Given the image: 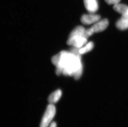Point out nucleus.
<instances>
[{
  "label": "nucleus",
  "mask_w": 128,
  "mask_h": 127,
  "mask_svg": "<svg viewBox=\"0 0 128 127\" xmlns=\"http://www.w3.org/2000/svg\"><path fill=\"white\" fill-rule=\"evenodd\" d=\"M86 29L82 26H78L75 28L72 31H71L69 37L71 36H84ZM86 38V37H85Z\"/></svg>",
  "instance_id": "obj_10"
},
{
  "label": "nucleus",
  "mask_w": 128,
  "mask_h": 127,
  "mask_svg": "<svg viewBox=\"0 0 128 127\" xmlns=\"http://www.w3.org/2000/svg\"><path fill=\"white\" fill-rule=\"evenodd\" d=\"M100 19V16L98 14H84L81 17V21L84 24L88 25L96 23Z\"/></svg>",
  "instance_id": "obj_5"
},
{
  "label": "nucleus",
  "mask_w": 128,
  "mask_h": 127,
  "mask_svg": "<svg viewBox=\"0 0 128 127\" xmlns=\"http://www.w3.org/2000/svg\"><path fill=\"white\" fill-rule=\"evenodd\" d=\"M94 33L93 32L92 29L90 28L86 29L84 33V37L86 38H88L89 37L92 35Z\"/></svg>",
  "instance_id": "obj_12"
},
{
  "label": "nucleus",
  "mask_w": 128,
  "mask_h": 127,
  "mask_svg": "<svg viewBox=\"0 0 128 127\" xmlns=\"http://www.w3.org/2000/svg\"><path fill=\"white\" fill-rule=\"evenodd\" d=\"M121 0H105V2L109 5H116L119 3Z\"/></svg>",
  "instance_id": "obj_13"
},
{
  "label": "nucleus",
  "mask_w": 128,
  "mask_h": 127,
  "mask_svg": "<svg viewBox=\"0 0 128 127\" xmlns=\"http://www.w3.org/2000/svg\"><path fill=\"white\" fill-rule=\"evenodd\" d=\"M116 26L120 30H126L128 29V18L122 16L116 23Z\"/></svg>",
  "instance_id": "obj_9"
},
{
  "label": "nucleus",
  "mask_w": 128,
  "mask_h": 127,
  "mask_svg": "<svg viewBox=\"0 0 128 127\" xmlns=\"http://www.w3.org/2000/svg\"><path fill=\"white\" fill-rule=\"evenodd\" d=\"M56 109L54 105L50 104L47 106L42 120L40 127H48L56 114Z\"/></svg>",
  "instance_id": "obj_2"
},
{
  "label": "nucleus",
  "mask_w": 128,
  "mask_h": 127,
  "mask_svg": "<svg viewBox=\"0 0 128 127\" xmlns=\"http://www.w3.org/2000/svg\"><path fill=\"white\" fill-rule=\"evenodd\" d=\"M87 42V38L84 36H69L67 43L69 46L80 48L86 45Z\"/></svg>",
  "instance_id": "obj_3"
},
{
  "label": "nucleus",
  "mask_w": 128,
  "mask_h": 127,
  "mask_svg": "<svg viewBox=\"0 0 128 127\" xmlns=\"http://www.w3.org/2000/svg\"><path fill=\"white\" fill-rule=\"evenodd\" d=\"M113 9L115 11L121 14L122 16L128 18V6L126 5L117 4L114 5Z\"/></svg>",
  "instance_id": "obj_7"
},
{
  "label": "nucleus",
  "mask_w": 128,
  "mask_h": 127,
  "mask_svg": "<svg viewBox=\"0 0 128 127\" xmlns=\"http://www.w3.org/2000/svg\"><path fill=\"white\" fill-rule=\"evenodd\" d=\"M94 47V43L93 42H90L89 43L86 44L84 46H82L80 48H79L78 51L79 54L81 55L82 54H85L88 53L91 51Z\"/></svg>",
  "instance_id": "obj_11"
},
{
  "label": "nucleus",
  "mask_w": 128,
  "mask_h": 127,
  "mask_svg": "<svg viewBox=\"0 0 128 127\" xmlns=\"http://www.w3.org/2000/svg\"><path fill=\"white\" fill-rule=\"evenodd\" d=\"M48 127H57V125H56V123L55 122H53L51 123Z\"/></svg>",
  "instance_id": "obj_14"
},
{
  "label": "nucleus",
  "mask_w": 128,
  "mask_h": 127,
  "mask_svg": "<svg viewBox=\"0 0 128 127\" xmlns=\"http://www.w3.org/2000/svg\"><path fill=\"white\" fill-rule=\"evenodd\" d=\"M79 48L74 47L70 52L62 51L53 57L52 62L56 66L57 75L74 76L78 80L82 72V64Z\"/></svg>",
  "instance_id": "obj_1"
},
{
  "label": "nucleus",
  "mask_w": 128,
  "mask_h": 127,
  "mask_svg": "<svg viewBox=\"0 0 128 127\" xmlns=\"http://www.w3.org/2000/svg\"><path fill=\"white\" fill-rule=\"evenodd\" d=\"M85 7L89 12H96L98 9V4L97 0H84Z\"/></svg>",
  "instance_id": "obj_6"
},
{
  "label": "nucleus",
  "mask_w": 128,
  "mask_h": 127,
  "mask_svg": "<svg viewBox=\"0 0 128 127\" xmlns=\"http://www.w3.org/2000/svg\"><path fill=\"white\" fill-rule=\"evenodd\" d=\"M62 95V90L60 89L56 90L50 95L48 99V101L50 104H54L59 101Z\"/></svg>",
  "instance_id": "obj_8"
},
{
  "label": "nucleus",
  "mask_w": 128,
  "mask_h": 127,
  "mask_svg": "<svg viewBox=\"0 0 128 127\" xmlns=\"http://www.w3.org/2000/svg\"><path fill=\"white\" fill-rule=\"evenodd\" d=\"M108 25L109 21L106 19H104L94 23L91 29L94 33L100 32L106 29Z\"/></svg>",
  "instance_id": "obj_4"
}]
</instances>
